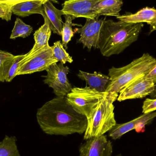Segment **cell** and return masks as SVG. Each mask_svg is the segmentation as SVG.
Listing matches in <instances>:
<instances>
[{"mask_svg": "<svg viewBox=\"0 0 156 156\" xmlns=\"http://www.w3.org/2000/svg\"><path fill=\"white\" fill-rule=\"evenodd\" d=\"M118 95V94L108 93L100 101L92 118L88 122L83 136L84 140L104 135L115 125L113 103Z\"/></svg>", "mask_w": 156, "mask_h": 156, "instance_id": "obj_4", "label": "cell"}, {"mask_svg": "<svg viewBox=\"0 0 156 156\" xmlns=\"http://www.w3.org/2000/svg\"><path fill=\"white\" fill-rule=\"evenodd\" d=\"M156 117V112L143 114L137 118L122 124H117L109 132V136L113 140L120 139L125 134L135 129L138 133L144 132L145 126L151 124Z\"/></svg>", "mask_w": 156, "mask_h": 156, "instance_id": "obj_9", "label": "cell"}, {"mask_svg": "<svg viewBox=\"0 0 156 156\" xmlns=\"http://www.w3.org/2000/svg\"><path fill=\"white\" fill-rule=\"evenodd\" d=\"M150 97L151 99H154L156 98V83L155 84L154 89L153 92L150 94Z\"/></svg>", "mask_w": 156, "mask_h": 156, "instance_id": "obj_29", "label": "cell"}, {"mask_svg": "<svg viewBox=\"0 0 156 156\" xmlns=\"http://www.w3.org/2000/svg\"><path fill=\"white\" fill-rule=\"evenodd\" d=\"M116 156H122V155H121V154H119V155H117Z\"/></svg>", "mask_w": 156, "mask_h": 156, "instance_id": "obj_30", "label": "cell"}, {"mask_svg": "<svg viewBox=\"0 0 156 156\" xmlns=\"http://www.w3.org/2000/svg\"><path fill=\"white\" fill-rule=\"evenodd\" d=\"M113 146L106 136L86 140L79 148V156H112Z\"/></svg>", "mask_w": 156, "mask_h": 156, "instance_id": "obj_11", "label": "cell"}, {"mask_svg": "<svg viewBox=\"0 0 156 156\" xmlns=\"http://www.w3.org/2000/svg\"><path fill=\"white\" fill-rule=\"evenodd\" d=\"M78 77L86 82L87 86L100 92H105L106 87L109 83V76L101 73L94 72L89 73L80 70L77 75Z\"/></svg>", "mask_w": 156, "mask_h": 156, "instance_id": "obj_15", "label": "cell"}, {"mask_svg": "<svg viewBox=\"0 0 156 156\" xmlns=\"http://www.w3.org/2000/svg\"><path fill=\"white\" fill-rule=\"evenodd\" d=\"M46 2L40 0L24 2L13 5L11 10L14 14L21 17H27L34 14H40L43 16V5Z\"/></svg>", "mask_w": 156, "mask_h": 156, "instance_id": "obj_17", "label": "cell"}, {"mask_svg": "<svg viewBox=\"0 0 156 156\" xmlns=\"http://www.w3.org/2000/svg\"><path fill=\"white\" fill-rule=\"evenodd\" d=\"M144 77L148 80L156 83V65L153 68L144 76Z\"/></svg>", "mask_w": 156, "mask_h": 156, "instance_id": "obj_28", "label": "cell"}, {"mask_svg": "<svg viewBox=\"0 0 156 156\" xmlns=\"http://www.w3.org/2000/svg\"><path fill=\"white\" fill-rule=\"evenodd\" d=\"M64 1H66V0H64Z\"/></svg>", "mask_w": 156, "mask_h": 156, "instance_id": "obj_31", "label": "cell"}, {"mask_svg": "<svg viewBox=\"0 0 156 156\" xmlns=\"http://www.w3.org/2000/svg\"><path fill=\"white\" fill-rule=\"evenodd\" d=\"M156 65V58L148 53H144L127 66L112 67L109 69L110 80L106 92L119 93L133 81L147 75Z\"/></svg>", "mask_w": 156, "mask_h": 156, "instance_id": "obj_3", "label": "cell"}, {"mask_svg": "<svg viewBox=\"0 0 156 156\" xmlns=\"http://www.w3.org/2000/svg\"><path fill=\"white\" fill-rule=\"evenodd\" d=\"M25 55L14 56L6 60L1 70V82H10L16 76L21 61L25 57Z\"/></svg>", "mask_w": 156, "mask_h": 156, "instance_id": "obj_19", "label": "cell"}, {"mask_svg": "<svg viewBox=\"0 0 156 156\" xmlns=\"http://www.w3.org/2000/svg\"><path fill=\"white\" fill-rule=\"evenodd\" d=\"M123 5V0H102L94 8V17L96 19L101 16L118 17Z\"/></svg>", "mask_w": 156, "mask_h": 156, "instance_id": "obj_16", "label": "cell"}, {"mask_svg": "<svg viewBox=\"0 0 156 156\" xmlns=\"http://www.w3.org/2000/svg\"><path fill=\"white\" fill-rule=\"evenodd\" d=\"M14 56V55L11 53L0 49V82H1V70L4 63L6 60L13 57Z\"/></svg>", "mask_w": 156, "mask_h": 156, "instance_id": "obj_26", "label": "cell"}, {"mask_svg": "<svg viewBox=\"0 0 156 156\" xmlns=\"http://www.w3.org/2000/svg\"><path fill=\"white\" fill-rule=\"evenodd\" d=\"M15 136L6 135L0 142V156H20Z\"/></svg>", "mask_w": 156, "mask_h": 156, "instance_id": "obj_20", "label": "cell"}, {"mask_svg": "<svg viewBox=\"0 0 156 156\" xmlns=\"http://www.w3.org/2000/svg\"><path fill=\"white\" fill-rule=\"evenodd\" d=\"M33 31V28L31 26L26 24L21 19L17 18L10 38L12 39L17 37L26 38L30 35Z\"/></svg>", "mask_w": 156, "mask_h": 156, "instance_id": "obj_21", "label": "cell"}, {"mask_svg": "<svg viewBox=\"0 0 156 156\" xmlns=\"http://www.w3.org/2000/svg\"><path fill=\"white\" fill-rule=\"evenodd\" d=\"M43 17L49 25L51 31L59 36H62L63 22L62 16L64 15L62 10L56 8L52 2L48 0L43 4Z\"/></svg>", "mask_w": 156, "mask_h": 156, "instance_id": "obj_14", "label": "cell"}, {"mask_svg": "<svg viewBox=\"0 0 156 156\" xmlns=\"http://www.w3.org/2000/svg\"><path fill=\"white\" fill-rule=\"evenodd\" d=\"M144 26L143 23L106 20L102 31L99 48L101 54L107 57L120 54L137 41Z\"/></svg>", "mask_w": 156, "mask_h": 156, "instance_id": "obj_2", "label": "cell"}, {"mask_svg": "<svg viewBox=\"0 0 156 156\" xmlns=\"http://www.w3.org/2000/svg\"><path fill=\"white\" fill-rule=\"evenodd\" d=\"M106 21L104 19H86V23L81 28H76L75 31L80 34V38L77 43L82 44L83 48L89 50L92 48L99 49L101 38L102 31Z\"/></svg>", "mask_w": 156, "mask_h": 156, "instance_id": "obj_8", "label": "cell"}, {"mask_svg": "<svg viewBox=\"0 0 156 156\" xmlns=\"http://www.w3.org/2000/svg\"></svg>", "mask_w": 156, "mask_h": 156, "instance_id": "obj_32", "label": "cell"}, {"mask_svg": "<svg viewBox=\"0 0 156 156\" xmlns=\"http://www.w3.org/2000/svg\"><path fill=\"white\" fill-rule=\"evenodd\" d=\"M64 16L66 19V22L63 23V24L62 44L66 49H67L68 44L71 41L72 37L74 36V32L72 27L75 26V24L73 23L72 21L76 18L69 15H65Z\"/></svg>", "mask_w": 156, "mask_h": 156, "instance_id": "obj_22", "label": "cell"}, {"mask_svg": "<svg viewBox=\"0 0 156 156\" xmlns=\"http://www.w3.org/2000/svg\"><path fill=\"white\" fill-rule=\"evenodd\" d=\"M51 47L53 56L58 62L64 65L66 63H72L73 62V58L66 52L60 41L55 42L54 45Z\"/></svg>", "mask_w": 156, "mask_h": 156, "instance_id": "obj_23", "label": "cell"}, {"mask_svg": "<svg viewBox=\"0 0 156 156\" xmlns=\"http://www.w3.org/2000/svg\"><path fill=\"white\" fill-rule=\"evenodd\" d=\"M144 76L136 79L123 89L119 93L117 101H122L130 99L144 98L150 95L154 90L155 83L146 79Z\"/></svg>", "mask_w": 156, "mask_h": 156, "instance_id": "obj_10", "label": "cell"}, {"mask_svg": "<svg viewBox=\"0 0 156 156\" xmlns=\"http://www.w3.org/2000/svg\"><path fill=\"white\" fill-rule=\"evenodd\" d=\"M58 62L53 56L51 46L45 48L29 56H25L20 63L16 76L44 71L51 65Z\"/></svg>", "mask_w": 156, "mask_h": 156, "instance_id": "obj_6", "label": "cell"}, {"mask_svg": "<svg viewBox=\"0 0 156 156\" xmlns=\"http://www.w3.org/2000/svg\"><path fill=\"white\" fill-rule=\"evenodd\" d=\"M36 116L42 131L50 135L82 134L88 124L86 116L77 112L64 96L46 102L37 110Z\"/></svg>", "mask_w": 156, "mask_h": 156, "instance_id": "obj_1", "label": "cell"}, {"mask_svg": "<svg viewBox=\"0 0 156 156\" xmlns=\"http://www.w3.org/2000/svg\"><path fill=\"white\" fill-rule=\"evenodd\" d=\"M64 65L61 63L51 65L46 70L47 76H43L44 83L52 88L54 93L58 97H66L73 88L67 77L69 68Z\"/></svg>", "mask_w": 156, "mask_h": 156, "instance_id": "obj_7", "label": "cell"}, {"mask_svg": "<svg viewBox=\"0 0 156 156\" xmlns=\"http://www.w3.org/2000/svg\"><path fill=\"white\" fill-rule=\"evenodd\" d=\"M51 32L48 23L44 21V23L35 32L34 44L32 49L26 54V56H29L43 48L50 46L48 42L51 36Z\"/></svg>", "mask_w": 156, "mask_h": 156, "instance_id": "obj_18", "label": "cell"}, {"mask_svg": "<svg viewBox=\"0 0 156 156\" xmlns=\"http://www.w3.org/2000/svg\"><path fill=\"white\" fill-rule=\"evenodd\" d=\"M142 108L143 114L148 113L156 111V98L146 99L144 102Z\"/></svg>", "mask_w": 156, "mask_h": 156, "instance_id": "obj_25", "label": "cell"}, {"mask_svg": "<svg viewBox=\"0 0 156 156\" xmlns=\"http://www.w3.org/2000/svg\"><path fill=\"white\" fill-rule=\"evenodd\" d=\"M108 93L100 92L88 86L84 88L75 87L66 96L68 102L79 113L90 121L99 102Z\"/></svg>", "mask_w": 156, "mask_h": 156, "instance_id": "obj_5", "label": "cell"}, {"mask_svg": "<svg viewBox=\"0 0 156 156\" xmlns=\"http://www.w3.org/2000/svg\"><path fill=\"white\" fill-rule=\"evenodd\" d=\"M12 7L8 5L0 3V18L7 22L10 21L12 14Z\"/></svg>", "mask_w": 156, "mask_h": 156, "instance_id": "obj_24", "label": "cell"}, {"mask_svg": "<svg viewBox=\"0 0 156 156\" xmlns=\"http://www.w3.org/2000/svg\"><path fill=\"white\" fill-rule=\"evenodd\" d=\"M119 21L128 23H147L150 25V34L156 31V9L148 6L132 13L126 12L116 17Z\"/></svg>", "mask_w": 156, "mask_h": 156, "instance_id": "obj_13", "label": "cell"}, {"mask_svg": "<svg viewBox=\"0 0 156 156\" xmlns=\"http://www.w3.org/2000/svg\"><path fill=\"white\" fill-rule=\"evenodd\" d=\"M32 1H35V0H0V3L5 4L8 5L10 6H12L13 5L17 4ZM40 1L47 2L48 0H40Z\"/></svg>", "mask_w": 156, "mask_h": 156, "instance_id": "obj_27", "label": "cell"}, {"mask_svg": "<svg viewBox=\"0 0 156 156\" xmlns=\"http://www.w3.org/2000/svg\"><path fill=\"white\" fill-rule=\"evenodd\" d=\"M102 0H66L62 11L64 15H69L75 18L95 19L94 13V6Z\"/></svg>", "mask_w": 156, "mask_h": 156, "instance_id": "obj_12", "label": "cell"}]
</instances>
